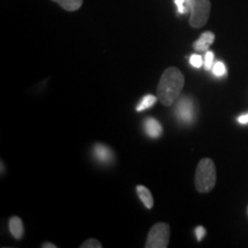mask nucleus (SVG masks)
<instances>
[{"mask_svg":"<svg viewBox=\"0 0 248 248\" xmlns=\"http://www.w3.org/2000/svg\"><path fill=\"white\" fill-rule=\"evenodd\" d=\"M8 225H9V231H11L12 235H13L15 239L20 240L21 238L23 237V233H24L23 223L21 221L20 217L17 216L12 217V218L9 219Z\"/></svg>","mask_w":248,"mask_h":248,"instance_id":"8","label":"nucleus"},{"mask_svg":"<svg viewBox=\"0 0 248 248\" xmlns=\"http://www.w3.org/2000/svg\"><path fill=\"white\" fill-rule=\"evenodd\" d=\"M137 193H138L139 199L141 200V202L145 204V207H146L147 209L153 208V204H154L153 195H152V193L147 187H145V186H142V185H138L137 186Z\"/></svg>","mask_w":248,"mask_h":248,"instance_id":"9","label":"nucleus"},{"mask_svg":"<svg viewBox=\"0 0 248 248\" xmlns=\"http://www.w3.org/2000/svg\"><path fill=\"white\" fill-rule=\"evenodd\" d=\"M204 68L207 70H212L214 66V53L212 51H207L204 54V60H203Z\"/></svg>","mask_w":248,"mask_h":248,"instance_id":"15","label":"nucleus"},{"mask_svg":"<svg viewBox=\"0 0 248 248\" xmlns=\"http://www.w3.org/2000/svg\"><path fill=\"white\" fill-rule=\"evenodd\" d=\"M238 122L240 124H247L248 123V114H245V115H241L238 117Z\"/></svg>","mask_w":248,"mask_h":248,"instance_id":"19","label":"nucleus"},{"mask_svg":"<svg viewBox=\"0 0 248 248\" xmlns=\"http://www.w3.org/2000/svg\"><path fill=\"white\" fill-rule=\"evenodd\" d=\"M102 245L97 239H88L80 245V248H101Z\"/></svg>","mask_w":248,"mask_h":248,"instance_id":"16","label":"nucleus"},{"mask_svg":"<svg viewBox=\"0 0 248 248\" xmlns=\"http://www.w3.org/2000/svg\"><path fill=\"white\" fill-rule=\"evenodd\" d=\"M184 75L175 67L167 68L157 85V98L164 106H171L184 88Z\"/></svg>","mask_w":248,"mask_h":248,"instance_id":"1","label":"nucleus"},{"mask_svg":"<svg viewBox=\"0 0 248 248\" xmlns=\"http://www.w3.org/2000/svg\"><path fill=\"white\" fill-rule=\"evenodd\" d=\"M94 155L100 162H109L113 159L111 151L107 146L102 144H97L94 146Z\"/></svg>","mask_w":248,"mask_h":248,"instance_id":"10","label":"nucleus"},{"mask_svg":"<svg viewBox=\"0 0 248 248\" xmlns=\"http://www.w3.org/2000/svg\"><path fill=\"white\" fill-rule=\"evenodd\" d=\"M195 188L200 193H208L216 185V168L212 159H202L195 171Z\"/></svg>","mask_w":248,"mask_h":248,"instance_id":"2","label":"nucleus"},{"mask_svg":"<svg viewBox=\"0 0 248 248\" xmlns=\"http://www.w3.org/2000/svg\"><path fill=\"white\" fill-rule=\"evenodd\" d=\"M190 63L192 67L194 68H200L203 64V60L202 57L199 54H193L190 57Z\"/></svg>","mask_w":248,"mask_h":248,"instance_id":"17","label":"nucleus"},{"mask_svg":"<svg viewBox=\"0 0 248 248\" xmlns=\"http://www.w3.org/2000/svg\"><path fill=\"white\" fill-rule=\"evenodd\" d=\"M212 70H213L214 75L218 76V77L224 76L225 74H226V67H225V64L223 63V62H221V61H217L216 63H214Z\"/></svg>","mask_w":248,"mask_h":248,"instance_id":"13","label":"nucleus"},{"mask_svg":"<svg viewBox=\"0 0 248 248\" xmlns=\"http://www.w3.org/2000/svg\"><path fill=\"white\" fill-rule=\"evenodd\" d=\"M176 115L183 123H191L194 119V105L190 98L184 97L178 101Z\"/></svg>","mask_w":248,"mask_h":248,"instance_id":"5","label":"nucleus"},{"mask_svg":"<svg viewBox=\"0 0 248 248\" xmlns=\"http://www.w3.org/2000/svg\"><path fill=\"white\" fill-rule=\"evenodd\" d=\"M247 215H248V207H247Z\"/></svg>","mask_w":248,"mask_h":248,"instance_id":"22","label":"nucleus"},{"mask_svg":"<svg viewBox=\"0 0 248 248\" xmlns=\"http://www.w3.org/2000/svg\"><path fill=\"white\" fill-rule=\"evenodd\" d=\"M210 7V0H192L190 6V26L197 29L202 28L208 22Z\"/></svg>","mask_w":248,"mask_h":248,"instance_id":"3","label":"nucleus"},{"mask_svg":"<svg viewBox=\"0 0 248 248\" xmlns=\"http://www.w3.org/2000/svg\"><path fill=\"white\" fill-rule=\"evenodd\" d=\"M175 5L177 6V11L179 14H185L190 12V5L186 0H175Z\"/></svg>","mask_w":248,"mask_h":248,"instance_id":"14","label":"nucleus"},{"mask_svg":"<svg viewBox=\"0 0 248 248\" xmlns=\"http://www.w3.org/2000/svg\"><path fill=\"white\" fill-rule=\"evenodd\" d=\"M144 128L145 131L151 138H159L161 135H162V125H161L159 121H156L155 119H146L144 122Z\"/></svg>","mask_w":248,"mask_h":248,"instance_id":"7","label":"nucleus"},{"mask_svg":"<svg viewBox=\"0 0 248 248\" xmlns=\"http://www.w3.org/2000/svg\"><path fill=\"white\" fill-rule=\"evenodd\" d=\"M186 1H187V4L191 6V2H192V0H186Z\"/></svg>","mask_w":248,"mask_h":248,"instance_id":"21","label":"nucleus"},{"mask_svg":"<svg viewBox=\"0 0 248 248\" xmlns=\"http://www.w3.org/2000/svg\"><path fill=\"white\" fill-rule=\"evenodd\" d=\"M53 1L68 12L77 11L83 4V0H53Z\"/></svg>","mask_w":248,"mask_h":248,"instance_id":"11","label":"nucleus"},{"mask_svg":"<svg viewBox=\"0 0 248 248\" xmlns=\"http://www.w3.org/2000/svg\"><path fill=\"white\" fill-rule=\"evenodd\" d=\"M204 234H206V230H204L203 226H198L197 229H195V235H197V239L198 241H201L203 239Z\"/></svg>","mask_w":248,"mask_h":248,"instance_id":"18","label":"nucleus"},{"mask_svg":"<svg viewBox=\"0 0 248 248\" xmlns=\"http://www.w3.org/2000/svg\"><path fill=\"white\" fill-rule=\"evenodd\" d=\"M170 228L167 223H156L148 232L146 248H166L169 245Z\"/></svg>","mask_w":248,"mask_h":248,"instance_id":"4","label":"nucleus"},{"mask_svg":"<svg viewBox=\"0 0 248 248\" xmlns=\"http://www.w3.org/2000/svg\"><path fill=\"white\" fill-rule=\"evenodd\" d=\"M214 40H215V33L212 32V31H206V32H203L199 37V39H197L193 43L194 51L207 52L210 47V45L214 43Z\"/></svg>","mask_w":248,"mask_h":248,"instance_id":"6","label":"nucleus"},{"mask_svg":"<svg viewBox=\"0 0 248 248\" xmlns=\"http://www.w3.org/2000/svg\"><path fill=\"white\" fill-rule=\"evenodd\" d=\"M57 246H55V245H53V244H51V243H45V244H43V248H55Z\"/></svg>","mask_w":248,"mask_h":248,"instance_id":"20","label":"nucleus"},{"mask_svg":"<svg viewBox=\"0 0 248 248\" xmlns=\"http://www.w3.org/2000/svg\"><path fill=\"white\" fill-rule=\"evenodd\" d=\"M157 97H154L152 94H147L142 98V100L140 101V104L137 106V111H142L147 108H151L152 106H154V104L156 102Z\"/></svg>","mask_w":248,"mask_h":248,"instance_id":"12","label":"nucleus"}]
</instances>
